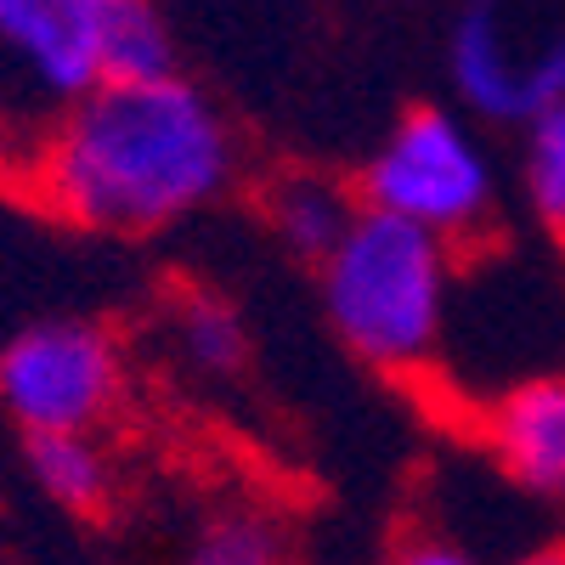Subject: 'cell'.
I'll return each mask as SVG.
<instances>
[{
    "mask_svg": "<svg viewBox=\"0 0 565 565\" xmlns=\"http://www.w3.org/2000/svg\"><path fill=\"white\" fill-rule=\"evenodd\" d=\"M244 175L226 108L186 74L114 79L34 148L18 186L74 232L153 238L215 210Z\"/></svg>",
    "mask_w": 565,
    "mask_h": 565,
    "instance_id": "1",
    "label": "cell"
},
{
    "mask_svg": "<svg viewBox=\"0 0 565 565\" xmlns=\"http://www.w3.org/2000/svg\"><path fill=\"white\" fill-rule=\"evenodd\" d=\"M170 68L175 40L153 0H0V175L18 181L103 85Z\"/></svg>",
    "mask_w": 565,
    "mask_h": 565,
    "instance_id": "2",
    "label": "cell"
},
{
    "mask_svg": "<svg viewBox=\"0 0 565 565\" xmlns=\"http://www.w3.org/2000/svg\"><path fill=\"white\" fill-rule=\"evenodd\" d=\"M452 249L396 215L362 210L317 266L322 317L334 340L373 373H424L441 356L452 317Z\"/></svg>",
    "mask_w": 565,
    "mask_h": 565,
    "instance_id": "3",
    "label": "cell"
},
{
    "mask_svg": "<svg viewBox=\"0 0 565 565\" xmlns=\"http://www.w3.org/2000/svg\"><path fill=\"white\" fill-rule=\"evenodd\" d=\"M362 210L396 215L430 232L452 255L492 238L498 226V159L463 108H407L356 175Z\"/></svg>",
    "mask_w": 565,
    "mask_h": 565,
    "instance_id": "4",
    "label": "cell"
},
{
    "mask_svg": "<svg viewBox=\"0 0 565 565\" xmlns=\"http://www.w3.org/2000/svg\"><path fill=\"white\" fill-rule=\"evenodd\" d=\"M447 74L476 125L526 130L565 103V0H458Z\"/></svg>",
    "mask_w": 565,
    "mask_h": 565,
    "instance_id": "5",
    "label": "cell"
},
{
    "mask_svg": "<svg viewBox=\"0 0 565 565\" xmlns=\"http://www.w3.org/2000/svg\"><path fill=\"white\" fill-rule=\"evenodd\" d=\"M125 391V345L97 317H40L0 345V407L23 436H103Z\"/></svg>",
    "mask_w": 565,
    "mask_h": 565,
    "instance_id": "6",
    "label": "cell"
},
{
    "mask_svg": "<svg viewBox=\"0 0 565 565\" xmlns=\"http://www.w3.org/2000/svg\"><path fill=\"white\" fill-rule=\"evenodd\" d=\"M476 436L509 487L565 503V373H537L498 391L481 407Z\"/></svg>",
    "mask_w": 565,
    "mask_h": 565,
    "instance_id": "7",
    "label": "cell"
},
{
    "mask_svg": "<svg viewBox=\"0 0 565 565\" xmlns=\"http://www.w3.org/2000/svg\"><path fill=\"white\" fill-rule=\"evenodd\" d=\"M362 215L356 186L334 181V175H317V170H289L266 186V226L271 238L289 249L295 260L322 266L334 255V244L351 232V221Z\"/></svg>",
    "mask_w": 565,
    "mask_h": 565,
    "instance_id": "8",
    "label": "cell"
},
{
    "mask_svg": "<svg viewBox=\"0 0 565 565\" xmlns=\"http://www.w3.org/2000/svg\"><path fill=\"white\" fill-rule=\"evenodd\" d=\"M23 469L45 503L68 514H108L119 463L103 436H23Z\"/></svg>",
    "mask_w": 565,
    "mask_h": 565,
    "instance_id": "9",
    "label": "cell"
},
{
    "mask_svg": "<svg viewBox=\"0 0 565 565\" xmlns=\"http://www.w3.org/2000/svg\"><path fill=\"white\" fill-rule=\"evenodd\" d=\"M170 351L199 380H232L249 356L244 317L215 289H181L170 300Z\"/></svg>",
    "mask_w": 565,
    "mask_h": 565,
    "instance_id": "10",
    "label": "cell"
},
{
    "mask_svg": "<svg viewBox=\"0 0 565 565\" xmlns=\"http://www.w3.org/2000/svg\"><path fill=\"white\" fill-rule=\"evenodd\" d=\"M521 199L537 226L565 244V103L521 130Z\"/></svg>",
    "mask_w": 565,
    "mask_h": 565,
    "instance_id": "11",
    "label": "cell"
},
{
    "mask_svg": "<svg viewBox=\"0 0 565 565\" xmlns=\"http://www.w3.org/2000/svg\"><path fill=\"white\" fill-rule=\"evenodd\" d=\"M175 565H282V532L271 514L232 509L210 521Z\"/></svg>",
    "mask_w": 565,
    "mask_h": 565,
    "instance_id": "12",
    "label": "cell"
},
{
    "mask_svg": "<svg viewBox=\"0 0 565 565\" xmlns=\"http://www.w3.org/2000/svg\"><path fill=\"white\" fill-rule=\"evenodd\" d=\"M396 565H487L469 543L458 537H441V532H418L396 548Z\"/></svg>",
    "mask_w": 565,
    "mask_h": 565,
    "instance_id": "13",
    "label": "cell"
},
{
    "mask_svg": "<svg viewBox=\"0 0 565 565\" xmlns=\"http://www.w3.org/2000/svg\"><path fill=\"white\" fill-rule=\"evenodd\" d=\"M509 565H565V548H532V554L509 559Z\"/></svg>",
    "mask_w": 565,
    "mask_h": 565,
    "instance_id": "14",
    "label": "cell"
}]
</instances>
